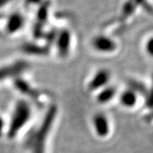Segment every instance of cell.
I'll use <instances>...</instances> for the list:
<instances>
[{
  "label": "cell",
  "mask_w": 153,
  "mask_h": 153,
  "mask_svg": "<svg viewBox=\"0 0 153 153\" xmlns=\"http://www.w3.org/2000/svg\"><path fill=\"white\" fill-rule=\"evenodd\" d=\"M110 79V73L106 70H100L94 76L88 84L90 90H96L105 85Z\"/></svg>",
  "instance_id": "obj_5"
},
{
  "label": "cell",
  "mask_w": 153,
  "mask_h": 153,
  "mask_svg": "<svg viewBox=\"0 0 153 153\" xmlns=\"http://www.w3.org/2000/svg\"><path fill=\"white\" fill-rule=\"evenodd\" d=\"M146 50L148 55L153 57V37L148 38L146 43Z\"/></svg>",
  "instance_id": "obj_9"
},
{
  "label": "cell",
  "mask_w": 153,
  "mask_h": 153,
  "mask_svg": "<svg viewBox=\"0 0 153 153\" xmlns=\"http://www.w3.org/2000/svg\"><path fill=\"white\" fill-rule=\"evenodd\" d=\"M94 49L100 52H112L117 49V44L111 38L105 36H98L93 41Z\"/></svg>",
  "instance_id": "obj_4"
},
{
  "label": "cell",
  "mask_w": 153,
  "mask_h": 153,
  "mask_svg": "<svg viewBox=\"0 0 153 153\" xmlns=\"http://www.w3.org/2000/svg\"><path fill=\"white\" fill-rule=\"evenodd\" d=\"M56 115V108L55 106L49 108L45 115L44 121L40 125L38 130L32 138V153H44L45 150V140L49 134L50 128L54 123Z\"/></svg>",
  "instance_id": "obj_2"
},
{
  "label": "cell",
  "mask_w": 153,
  "mask_h": 153,
  "mask_svg": "<svg viewBox=\"0 0 153 153\" xmlns=\"http://www.w3.org/2000/svg\"><path fill=\"white\" fill-rule=\"evenodd\" d=\"M4 119L0 117V136L3 134V132H4Z\"/></svg>",
  "instance_id": "obj_10"
},
{
  "label": "cell",
  "mask_w": 153,
  "mask_h": 153,
  "mask_svg": "<svg viewBox=\"0 0 153 153\" xmlns=\"http://www.w3.org/2000/svg\"><path fill=\"white\" fill-rule=\"evenodd\" d=\"M24 68H25V65L22 63H20V64L18 63V64H15L13 66H9L4 68H1L0 69V80L5 79L9 76L18 74Z\"/></svg>",
  "instance_id": "obj_6"
},
{
  "label": "cell",
  "mask_w": 153,
  "mask_h": 153,
  "mask_svg": "<svg viewBox=\"0 0 153 153\" xmlns=\"http://www.w3.org/2000/svg\"><path fill=\"white\" fill-rule=\"evenodd\" d=\"M32 114L31 106L25 100H19L12 114L10 123L8 128L9 138H14L16 134L27 124Z\"/></svg>",
  "instance_id": "obj_1"
},
{
  "label": "cell",
  "mask_w": 153,
  "mask_h": 153,
  "mask_svg": "<svg viewBox=\"0 0 153 153\" xmlns=\"http://www.w3.org/2000/svg\"><path fill=\"white\" fill-rule=\"evenodd\" d=\"M115 94H116V89L114 88L108 87L106 88L103 89L100 93L99 94L98 97H97V100L100 103H106L110 101L111 99L114 97Z\"/></svg>",
  "instance_id": "obj_8"
},
{
  "label": "cell",
  "mask_w": 153,
  "mask_h": 153,
  "mask_svg": "<svg viewBox=\"0 0 153 153\" xmlns=\"http://www.w3.org/2000/svg\"><path fill=\"white\" fill-rule=\"evenodd\" d=\"M94 127L96 134L100 137H105L110 132L109 122L103 114H96L93 118Z\"/></svg>",
  "instance_id": "obj_3"
},
{
  "label": "cell",
  "mask_w": 153,
  "mask_h": 153,
  "mask_svg": "<svg viewBox=\"0 0 153 153\" xmlns=\"http://www.w3.org/2000/svg\"><path fill=\"white\" fill-rule=\"evenodd\" d=\"M121 103L126 107H132L137 102L136 94L132 90H126L122 94L120 97Z\"/></svg>",
  "instance_id": "obj_7"
}]
</instances>
